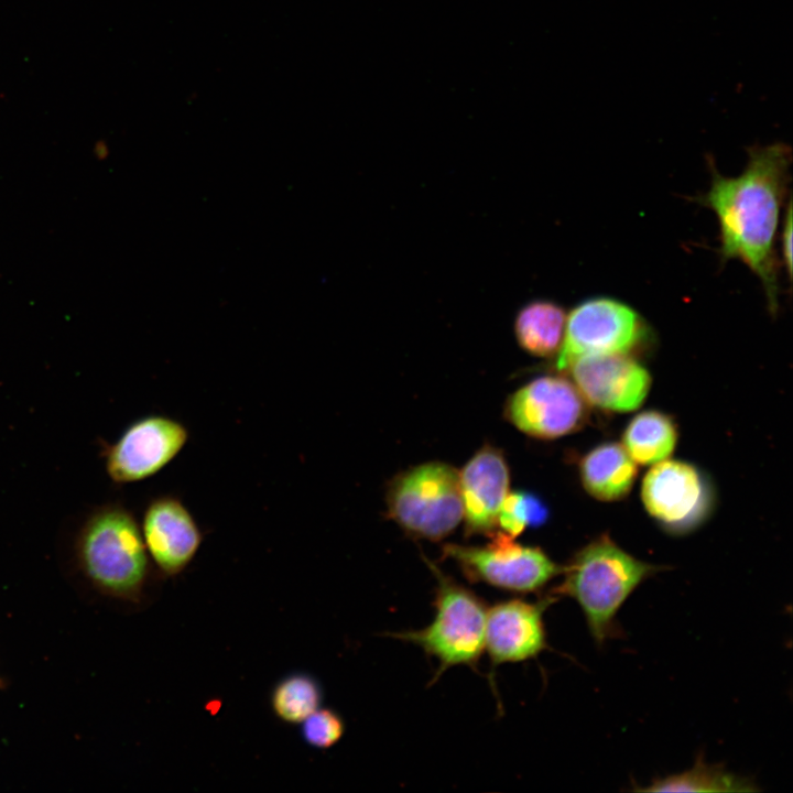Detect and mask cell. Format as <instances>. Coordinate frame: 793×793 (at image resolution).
Instances as JSON below:
<instances>
[{
  "label": "cell",
  "instance_id": "cell-16",
  "mask_svg": "<svg viewBox=\"0 0 793 793\" xmlns=\"http://www.w3.org/2000/svg\"><path fill=\"white\" fill-rule=\"evenodd\" d=\"M677 442V428L672 419L649 410L636 415L622 435V446L637 465H654L667 459Z\"/></svg>",
  "mask_w": 793,
  "mask_h": 793
},
{
  "label": "cell",
  "instance_id": "cell-15",
  "mask_svg": "<svg viewBox=\"0 0 793 793\" xmlns=\"http://www.w3.org/2000/svg\"><path fill=\"white\" fill-rule=\"evenodd\" d=\"M580 479L586 491L601 501H616L631 490L638 465L621 444L608 442L589 450L582 459Z\"/></svg>",
  "mask_w": 793,
  "mask_h": 793
},
{
  "label": "cell",
  "instance_id": "cell-14",
  "mask_svg": "<svg viewBox=\"0 0 793 793\" xmlns=\"http://www.w3.org/2000/svg\"><path fill=\"white\" fill-rule=\"evenodd\" d=\"M458 480L466 532L491 535L510 482L502 453L485 445L458 471Z\"/></svg>",
  "mask_w": 793,
  "mask_h": 793
},
{
  "label": "cell",
  "instance_id": "cell-21",
  "mask_svg": "<svg viewBox=\"0 0 793 793\" xmlns=\"http://www.w3.org/2000/svg\"><path fill=\"white\" fill-rule=\"evenodd\" d=\"M301 725L303 740L309 747L319 750L334 747L345 732L341 716L330 708H317Z\"/></svg>",
  "mask_w": 793,
  "mask_h": 793
},
{
  "label": "cell",
  "instance_id": "cell-20",
  "mask_svg": "<svg viewBox=\"0 0 793 793\" xmlns=\"http://www.w3.org/2000/svg\"><path fill=\"white\" fill-rule=\"evenodd\" d=\"M547 518L546 506L533 493L524 491L508 492L499 514L497 525L512 537L529 526H539Z\"/></svg>",
  "mask_w": 793,
  "mask_h": 793
},
{
  "label": "cell",
  "instance_id": "cell-12",
  "mask_svg": "<svg viewBox=\"0 0 793 793\" xmlns=\"http://www.w3.org/2000/svg\"><path fill=\"white\" fill-rule=\"evenodd\" d=\"M140 528L151 563L165 577L184 572L204 540L191 510L172 493L159 495L148 501Z\"/></svg>",
  "mask_w": 793,
  "mask_h": 793
},
{
  "label": "cell",
  "instance_id": "cell-7",
  "mask_svg": "<svg viewBox=\"0 0 793 793\" xmlns=\"http://www.w3.org/2000/svg\"><path fill=\"white\" fill-rule=\"evenodd\" d=\"M189 439L181 421L148 414L131 422L111 443L101 442L100 456L109 479L128 485L151 478L170 465Z\"/></svg>",
  "mask_w": 793,
  "mask_h": 793
},
{
  "label": "cell",
  "instance_id": "cell-10",
  "mask_svg": "<svg viewBox=\"0 0 793 793\" xmlns=\"http://www.w3.org/2000/svg\"><path fill=\"white\" fill-rule=\"evenodd\" d=\"M586 402L568 379L536 378L517 390L504 409L507 419L521 432L552 439L578 430L586 419Z\"/></svg>",
  "mask_w": 793,
  "mask_h": 793
},
{
  "label": "cell",
  "instance_id": "cell-19",
  "mask_svg": "<svg viewBox=\"0 0 793 793\" xmlns=\"http://www.w3.org/2000/svg\"><path fill=\"white\" fill-rule=\"evenodd\" d=\"M323 691L311 674L296 672L281 678L273 687L270 704L273 714L283 723L300 725L321 707Z\"/></svg>",
  "mask_w": 793,
  "mask_h": 793
},
{
  "label": "cell",
  "instance_id": "cell-4",
  "mask_svg": "<svg viewBox=\"0 0 793 793\" xmlns=\"http://www.w3.org/2000/svg\"><path fill=\"white\" fill-rule=\"evenodd\" d=\"M436 577L435 613L432 622L420 630L394 633L401 641L420 647L437 661L433 681L448 667H475L485 650L487 607L471 589L445 575L428 563Z\"/></svg>",
  "mask_w": 793,
  "mask_h": 793
},
{
  "label": "cell",
  "instance_id": "cell-11",
  "mask_svg": "<svg viewBox=\"0 0 793 793\" xmlns=\"http://www.w3.org/2000/svg\"><path fill=\"white\" fill-rule=\"evenodd\" d=\"M565 371L586 403L606 411L637 410L651 387L649 371L630 354L585 355Z\"/></svg>",
  "mask_w": 793,
  "mask_h": 793
},
{
  "label": "cell",
  "instance_id": "cell-18",
  "mask_svg": "<svg viewBox=\"0 0 793 793\" xmlns=\"http://www.w3.org/2000/svg\"><path fill=\"white\" fill-rule=\"evenodd\" d=\"M639 791L645 792H753L754 784L725 768L704 762L702 757L692 769L678 774L655 779Z\"/></svg>",
  "mask_w": 793,
  "mask_h": 793
},
{
  "label": "cell",
  "instance_id": "cell-22",
  "mask_svg": "<svg viewBox=\"0 0 793 793\" xmlns=\"http://www.w3.org/2000/svg\"><path fill=\"white\" fill-rule=\"evenodd\" d=\"M782 261L789 278L792 275V204L787 200L781 235Z\"/></svg>",
  "mask_w": 793,
  "mask_h": 793
},
{
  "label": "cell",
  "instance_id": "cell-5",
  "mask_svg": "<svg viewBox=\"0 0 793 793\" xmlns=\"http://www.w3.org/2000/svg\"><path fill=\"white\" fill-rule=\"evenodd\" d=\"M389 515L410 534L439 541L463 520L458 471L428 461L399 474L387 495Z\"/></svg>",
  "mask_w": 793,
  "mask_h": 793
},
{
  "label": "cell",
  "instance_id": "cell-23",
  "mask_svg": "<svg viewBox=\"0 0 793 793\" xmlns=\"http://www.w3.org/2000/svg\"><path fill=\"white\" fill-rule=\"evenodd\" d=\"M4 687H6V682H4V680L0 676V688H4Z\"/></svg>",
  "mask_w": 793,
  "mask_h": 793
},
{
  "label": "cell",
  "instance_id": "cell-8",
  "mask_svg": "<svg viewBox=\"0 0 793 793\" xmlns=\"http://www.w3.org/2000/svg\"><path fill=\"white\" fill-rule=\"evenodd\" d=\"M645 336L642 317L628 304L606 296L585 300L566 315L556 369L565 371L585 355L630 354Z\"/></svg>",
  "mask_w": 793,
  "mask_h": 793
},
{
  "label": "cell",
  "instance_id": "cell-13",
  "mask_svg": "<svg viewBox=\"0 0 793 793\" xmlns=\"http://www.w3.org/2000/svg\"><path fill=\"white\" fill-rule=\"evenodd\" d=\"M554 599V596L539 601L513 598L487 609L485 650L493 665L524 662L546 649L543 615Z\"/></svg>",
  "mask_w": 793,
  "mask_h": 793
},
{
  "label": "cell",
  "instance_id": "cell-3",
  "mask_svg": "<svg viewBox=\"0 0 793 793\" xmlns=\"http://www.w3.org/2000/svg\"><path fill=\"white\" fill-rule=\"evenodd\" d=\"M660 569L636 558L608 535H601L562 568L563 580L552 595L574 599L584 612L593 639L602 644L619 634L616 616L628 597Z\"/></svg>",
  "mask_w": 793,
  "mask_h": 793
},
{
  "label": "cell",
  "instance_id": "cell-2",
  "mask_svg": "<svg viewBox=\"0 0 793 793\" xmlns=\"http://www.w3.org/2000/svg\"><path fill=\"white\" fill-rule=\"evenodd\" d=\"M72 562L97 594L130 604L142 600L151 561L140 522L118 501L105 502L84 514L70 542Z\"/></svg>",
  "mask_w": 793,
  "mask_h": 793
},
{
  "label": "cell",
  "instance_id": "cell-9",
  "mask_svg": "<svg viewBox=\"0 0 793 793\" xmlns=\"http://www.w3.org/2000/svg\"><path fill=\"white\" fill-rule=\"evenodd\" d=\"M648 513L662 528L676 534L698 526L710 507L705 478L693 465L664 459L651 466L641 486Z\"/></svg>",
  "mask_w": 793,
  "mask_h": 793
},
{
  "label": "cell",
  "instance_id": "cell-1",
  "mask_svg": "<svg viewBox=\"0 0 793 793\" xmlns=\"http://www.w3.org/2000/svg\"><path fill=\"white\" fill-rule=\"evenodd\" d=\"M745 170L724 176L711 167L709 189L699 198L718 220L720 256L738 259L759 278L773 314L779 308V263L774 250L780 211L790 182L791 148L782 142L748 151Z\"/></svg>",
  "mask_w": 793,
  "mask_h": 793
},
{
  "label": "cell",
  "instance_id": "cell-6",
  "mask_svg": "<svg viewBox=\"0 0 793 793\" xmlns=\"http://www.w3.org/2000/svg\"><path fill=\"white\" fill-rule=\"evenodd\" d=\"M482 546L448 543L443 555L454 561L474 583L529 594L542 589L562 568L542 548L517 543L503 532L491 534Z\"/></svg>",
  "mask_w": 793,
  "mask_h": 793
},
{
  "label": "cell",
  "instance_id": "cell-17",
  "mask_svg": "<svg viewBox=\"0 0 793 793\" xmlns=\"http://www.w3.org/2000/svg\"><path fill=\"white\" fill-rule=\"evenodd\" d=\"M565 323L566 314L558 304L537 300L519 311L514 332L525 351L537 357H548L561 348Z\"/></svg>",
  "mask_w": 793,
  "mask_h": 793
}]
</instances>
